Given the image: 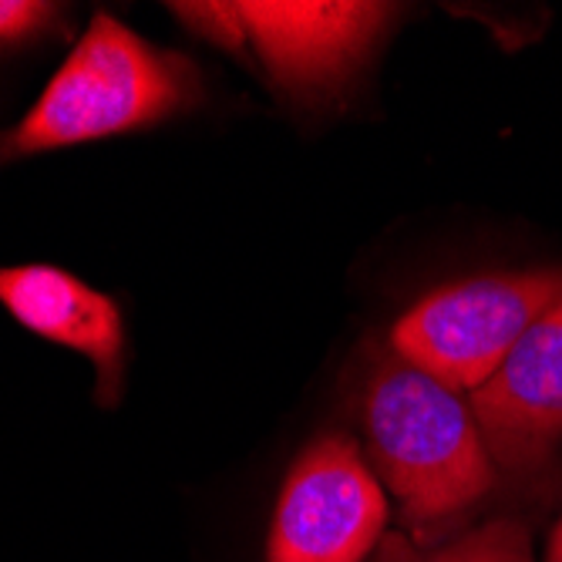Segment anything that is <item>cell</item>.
<instances>
[{
	"instance_id": "6da1fadb",
	"label": "cell",
	"mask_w": 562,
	"mask_h": 562,
	"mask_svg": "<svg viewBox=\"0 0 562 562\" xmlns=\"http://www.w3.org/2000/svg\"><path fill=\"white\" fill-rule=\"evenodd\" d=\"M202 98L195 65L109 14H94L34 109L0 132V162L159 125Z\"/></svg>"
},
{
	"instance_id": "7a4b0ae2",
	"label": "cell",
	"mask_w": 562,
	"mask_h": 562,
	"mask_svg": "<svg viewBox=\"0 0 562 562\" xmlns=\"http://www.w3.org/2000/svg\"><path fill=\"white\" fill-rule=\"evenodd\" d=\"M361 418L374 465L418 532L445 526L488 495L495 469L475 415L458 391L404 357H384L371 371Z\"/></svg>"
},
{
	"instance_id": "3957f363",
	"label": "cell",
	"mask_w": 562,
	"mask_h": 562,
	"mask_svg": "<svg viewBox=\"0 0 562 562\" xmlns=\"http://www.w3.org/2000/svg\"><path fill=\"white\" fill-rule=\"evenodd\" d=\"M562 296V270L492 273L412 306L391 334L397 357L451 391L482 387L522 334Z\"/></svg>"
},
{
	"instance_id": "277c9868",
	"label": "cell",
	"mask_w": 562,
	"mask_h": 562,
	"mask_svg": "<svg viewBox=\"0 0 562 562\" xmlns=\"http://www.w3.org/2000/svg\"><path fill=\"white\" fill-rule=\"evenodd\" d=\"M384 519L387 502L357 448L321 438L280 488L267 562H364Z\"/></svg>"
},
{
	"instance_id": "5b68a950",
	"label": "cell",
	"mask_w": 562,
	"mask_h": 562,
	"mask_svg": "<svg viewBox=\"0 0 562 562\" xmlns=\"http://www.w3.org/2000/svg\"><path fill=\"white\" fill-rule=\"evenodd\" d=\"M391 4L364 0H243L239 21L273 81L293 98L340 91L361 68L384 27Z\"/></svg>"
},
{
	"instance_id": "8992f818",
	"label": "cell",
	"mask_w": 562,
	"mask_h": 562,
	"mask_svg": "<svg viewBox=\"0 0 562 562\" xmlns=\"http://www.w3.org/2000/svg\"><path fill=\"white\" fill-rule=\"evenodd\" d=\"M472 415L495 465L529 472L546 462L562 438V296L472 391Z\"/></svg>"
},
{
	"instance_id": "52a82bcc",
	"label": "cell",
	"mask_w": 562,
	"mask_h": 562,
	"mask_svg": "<svg viewBox=\"0 0 562 562\" xmlns=\"http://www.w3.org/2000/svg\"><path fill=\"white\" fill-rule=\"evenodd\" d=\"M0 303L8 306V314L18 324H24L37 337L85 353L94 368L98 404H119L125 384L128 337L122 311L112 296L58 267L24 263L0 267Z\"/></svg>"
},
{
	"instance_id": "ba28073f",
	"label": "cell",
	"mask_w": 562,
	"mask_h": 562,
	"mask_svg": "<svg viewBox=\"0 0 562 562\" xmlns=\"http://www.w3.org/2000/svg\"><path fill=\"white\" fill-rule=\"evenodd\" d=\"M374 562H532V542L522 522L495 519L438 549H418L401 536H387Z\"/></svg>"
},
{
	"instance_id": "9c48e42d",
	"label": "cell",
	"mask_w": 562,
	"mask_h": 562,
	"mask_svg": "<svg viewBox=\"0 0 562 562\" xmlns=\"http://www.w3.org/2000/svg\"><path fill=\"white\" fill-rule=\"evenodd\" d=\"M182 24H189L199 37L216 41L223 47H243V21H239V4H172Z\"/></svg>"
},
{
	"instance_id": "30bf717a",
	"label": "cell",
	"mask_w": 562,
	"mask_h": 562,
	"mask_svg": "<svg viewBox=\"0 0 562 562\" xmlns=\"http://www.w3.org/2000/svg\"><path fill=\"white\" fill-rule=\"evenodd\" d=\"M58 8L37 0H0V44H18L44 31Z\"/></svg>"
},
{
	"instance_id": "8fae6325",
	"label": "cell",
	"mask_w": 562,
	"mask_h": 562,
	"mask_svg": "<svg viewBox=\"0 0 562 562\" xmlns=\"http://www.w3.org/2000/svg\"><path fill=\"white\" fill-rule=\"evenodd\" d=\"M546 562H562V519H559V526H555V532H552V539H549Z\"/></svg>"
}]
</instances>
